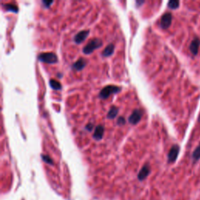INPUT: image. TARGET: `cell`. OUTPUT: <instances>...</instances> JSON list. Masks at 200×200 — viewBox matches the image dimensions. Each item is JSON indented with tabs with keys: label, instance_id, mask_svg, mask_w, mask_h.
Here are the masks:
<instances>
[{
	"label": "cell",
	"instance_id": "obj_1",
	"mask_svg": "<svg viewBox=\"0 0 200 200\" xmlns=\"http://www.w3.org/2000/svg\"><path fill=\"white\" fill-rule=\"evenodd\" d=\"M121 90V88L118 87V86H115V85H108L106 86L101 90L99 93V97L103 99H107L109 98L110 95L114 94V93L119 92Z\"/></svg>",
	"mask_w": 200,
	"mask_h": 200
},
{
	"label": "cell",
	"instance_id": "obj_2",
	"mask_svg": "<svg viewBox=\"0 0 200 200\" xmlns=\"http://www.w3.org/2000/svg\"><path fill=\"white\" fill-rule=\"evenodd\" d=\"M102 45V41L99 38H95L91 40L85 47L83 48V53L88 55V54H91L93 51L98 48H99Z\"/></svg>",
	"mask_w": 200,
	"mask_h": 200
},
{
	"label": "cell",
	"instance_id": "obj_3",
	"mask_svg": "<svg viewBox=\"0 0 200 200\" xmlns=\"http://www.w3.org/2000/svg\"><path fill=\"white\" fill-rule=\"evenodd\" d=\"M38 60L42 62L47 63H55L58 61L57 56L53 53H41L38 56Z\"/></svg>",
	"mask_w": 200,
	"mask_h": 200
},
{
	"label": "cell",
	"instance_id": "obj_4",
	"mask_svg": "<svg viewBox=\"0 0 200 200\" xmlns=\"http://www.w3.org/2000/svg\"><path fill=\"white\" fill-rule=\"evenodd\" d=\"M142 117V111L140 110H135L128 118V121L132 124H136L139 122Z\"/></svg>",
	"mask_w": 200,
	"mask_h": 200
},
{
	"label": "cell",
	"instance_id": "obj_5",
	"mask_svg": "<svg viewBox=\"0 0 200 200\" xmlns=\"http://www.w3.org/2000/svg\"><path fill=\"white\" fill-rule=\"evenodd\" d=\"M171 21H172V15L170 12H166L165 14H163L160 20V26L161 28L163 29H167L170 27L171 24Z\"/></svg>",
	"mask_w": 200,
	"mask_h": 200
},
{
	"label": "cell",
	"instance_id": "obj_6",
	"mask_svg": "<svg viewBox=\"0 0 200 200\" xmlns=\"http://www.w3.org/2000/svg\"><path fill=\"white\" fill-rule=\"evenodd\" d=\"M179 149L180 148L177 145H174L170 149V152L168 153V161L170 162H174L177 157H178V153H179Z\"/></svg>",
	"mask_w": 200,
	"mask_h": 200
},
{
	"label": "cell",
	"instance_id": "obj_7",
	"mask_svg": "<svg viewBox=\"0 0 200 200\" xmlns=\"http://www.w3.org/2000/svg\"><path fill=\"white\" fill-rule=\"evenodd\" d=\"M88 34H89V31L87 30L81 31L80 32H78L74 36L75 42L77 43V44H80V43L83 42L86 39V38L88 37Z\"/></svg>",
	"mask_w": 200,
	"mask_h": 200
},
{
	"label": "cell",
	"instance_id": "obj_8",
	"mask_svg": "<svg viewBox=\"0 0 200 200\" xmlns=\"http://www.w3.org/2000/svg\"><path fill=\"white\" fill-rule=\"evenodd\" d=\"M103 134H104V127L102 126V125H99L95 128L94 134H93V138H95V140L99 141L102 139Z\"/></svg>",
	"mask_w": 200,
	"mask_h": 200
},
{
	"label": "cell",
	"instance_id": "obj_9",
	"mask_svg": "<svg viewBox=\"0 0 200 200\" xmlns=\"http://www.w3.org/2000/svg\"><path fill=\"white\" fill-rule=\"evenodd\" d=\"M149 172H150V169H149V165L146 164V165L143 166L142 168L141 169V170L139 171V173H138V179H139L140 181L144 180V179H145V178H147L148 175L149 174Z\"/></svg>",
	"mask_w": 200,
	"mask_h": 200
},
{
	"label": "cell",
	"instance_id": "obj_10",
	"mask_svg": "<svg viewBox=\"0 0 200 200\" xmlns=\"http://www.w3.org/2000/svg\"><path fill=\"white\" fill-rule=\"evenodd\" d=\"M200 46V40L199 38H195L194 40L191 42V45L189 46V49H190L191 53H192L193 55H196L199 51Z\"/></svg>",
	"mask_w": 200,
	"mask_h": 200
},
{
	"label": "cell",
	"instance_id": "obj_11",
	"mask_svg": "<svg viewBox=\"0 0 200 200\" xmlns=\"http://www.w3.org/2000/svg\"><path fill=\"white\" fill-rule=\"evenodd\" d=\"M87 63V60L84 58H81L72 65V68L76 70H81L85 67Z\"/></svg>",
	"mask_w": 200,
	"mask_h": 200
},
{
	"label": "cell",
	"instance_id": "obj_12",
	"mask_svg": "<svg viewBox=\"0 0 200 200\" xmlns=\"http://www.w3.org/2000/svg\"><path fill=\"white\" fill-rule=\"evenodd\" d=\"M113 52H114V45L111 43L110 45H108L105 48V49L103 50V56H105V57H106V56H111L112 53H113Z\"/></svg>",
	"mask_w": 200,
	"mask_h": 200
},
{
	"label": "cell",
	"instance_id": "obj_13",
	"mask_svg": "<svg viewBox=\"0 0 200 200\" xmlns=\"http://www.w3.org/2000/svg\"><path fill=\"white\" fill-rule=\"evenodd\" d=\"M117 112L118 108L116 107V106H112L110 108V110H109V112H108L107 117L110 118V119H113V118H115L117 117Z\"/></svg>",
	"mask_w": 200,
	"mask_h": 200
},
{
	"label": "cell",
	"instance_id": "obj_14",
	"mask_svg": "<svg viewBox=\"0 0 200 200\" xmlns=\"http://www.w3.org/2000/svg\"><path fill=\"white\" fill-rule=\"evenodd\" d=\"M49 84H50V86L53 88V89H55V90H60V89H61V88H62L61 84H60L59 81H57L54 80V79L50 80Z\"/></svg>",
	"mask_w": 200,
	"mask_h": 200
},
{
	"label": "cell",
	"instance_id": "obj_15",
	"mask_svg": "<svg viewBox=\"0 0 200 200\" xmlns=\"http://www.w3.org/2000/svg\"><path fill=\"white\" fill-rule=\"evenodd\" d=\"M192 158H193V160H194V161H197L198 160H199V158H200V144L199 145V146H198V147L195 149V151H194V153H193V154H192Z\"/></svg>",
	"mask_w": 200,
	"mask_h": 200
},
{
	"label": "cell",
	"instance_id": "obj_16",
	"mask_svg": "<svg viewBox=\"0 0 200 200\" xmlns=\"http://www.w3.org/2000/svg\"><path fill=\"white\" fill-rule=\"evenodd\" d=\"M179 4H180L179 1L173 0V1H170V2L168 3V6H169V8H170V9H172V10H175V9L178 8Z\"/></svg>",
	"mask_w": 200,
	"mask_h": 200
},
{
	"label": "cell",
	"instance_id": "obj_17",
	"mask_svg": "<svg viewBox=\"0 0 200 200\" xmlns=\"http://www.w3.org/2000/svg\"><path fill=\"white\" fill-rule=\"evenodd\" d=\"M5 8L7 10H10V11H12V12H17L18 11V8L14 5H12V4H6V5L4 6Z\"/></svg>",
	"mask_w": 200,
	"mask_h": 200
},
{
	"label": "cell",
	"instance_id": "obj_18",
	"mask_svg": "<svg viewBox=\"0 0 200 200\" xmlns=\"http://www.w3.org/2000/svg\"><path fill=\"white\" fill-rule=\"evenodd\" d=\"M42 160H44L45 162H47V163H49V164H53V160H52V159H51L49 156H48L42 155Z\"/></svg>",
	"mask_w": 200,
	"mask_h": 200
},
{
	"label": "cell",
	"instance_id": "obj_19",
	"mask_svg": "<svg viewBox=\"0 0 200 200\" xmlns=\"http://www.w3.org/2000/svg\"><path fill=\"white\" fill-rule=\"evenodd\" d=\"M125 119L123 117H120L118 118L117 121V124L119 125H124L125 124Z\"/></svg>",
	"mask_w": 200,
	"mask_h": 200
},
{
	"label": "cell",
	"instance_id": "obj_20",
	"mask_svg": "<svg viewBox=\"0 0 200 200\" xmlns=\"http://www.w3.org/2000/svg\"><path fill=\"white\" fill-rule=\"evenodd\" d=\"M86 129H87L88 131H92V129H93V124H88L86 126Z\"/></svg>",
	"mask_w": 200,
	"mask_h": 200
},
{
	"label": "cell",
	"instance_id": "obj_21",
	"mask_svg": "<svg viewBox=\"0 0 200 200\" xmlns=\"http://www.w3.org/2000/svg\"><path fill=\"white\" fill-rule=\"evenodd\" d=\"M53 3V2H50V1L49 2H47V1H44V2H43V3H44L45 5H46V7H49V6L51 5Z\"/></svg>",
	"mask_w": 200,
	"mask_h": 200
},
{
	"label": "cell",
	"instance_id": "obj_22",
	"mask_svg": "<svg viewBox=\"0 0 200 200\" xmlns=\"http://www.w3.org/2000/svg\"><path fill=\"white\" fill-rule=\"evenodd\" d=\"M199 122L200 123V115H199Z\"/></svg>",
	"mask_w": 200,
	"mask_h": 200
}]
</instances>
